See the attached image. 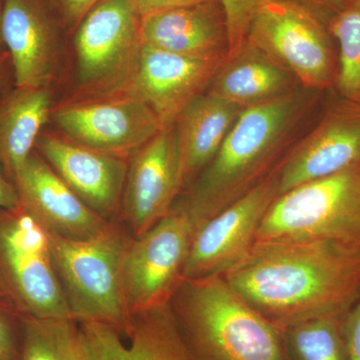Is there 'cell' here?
Here are the masks:
<instances>
[{
	"instance_id": "6da1fadb",
	"label": "cell",
	"mask_w": 360,
	"mask_h": 360,
	"mask_svg": "<svg viewBox=\"0 0 360 360\" xmlns=\"http://www.w3.org/2000/svg\"><path fill=\"white\" fill-rule=\"evenodd\" d=\"M221 276L281 329L315 317L345 316L360 296V251L317 241H255Z\"/></svg>"
},
{
	"instance_id": "7a4b0ae2",
	"label": "cell",
	"mask_w": 360,
	"mask_h": 360,
	"mask_svg": "<svg viewBox=\"0 0 360 360\" xmlns=\"http://www.w3.org/2000/svg\"><path fill=\"white\" fill-rule=\"evenodd\" d=\"M307 103L305 94L295 89L241 111L219 153L179 201L194 232L250 193L278 165Z\"/></svg>"
},
{
	"instance_id": "3957f363",
	"label": "cell",
	"mask_w": 360,
	"mask_h": 360,
	"mask_svg": "<svg viewBox=\"0 0 360 360\" xmlns=\"http://www.w3.org/2000/svg\"><path fill=\"white\" fill-rule=\"evenodd\" d=\"M169 309L189 360H286L281 329L221 276L184 278Z\"/></svg>"
},
{
	"instance_id": "277c9868",
	"label": "cell",
	"mask_w": 360,
	"mask_h": 360,
	"mask_svg": "<svg viewBox=\"0 0 360 360\" xmlns=\"http://www.w3.org/2000/svg\"><path fill=\"white\" fill-rule=\"evenodd\" d=\"M49 234L52 258L73 321L99 322L127 336L132 317L123 290V265L131 234L113 220L98 236L68 239Z\"/></svg>"
},
{
	"instance_id": "5b68a950",
	"label": "cell",
	"mask_w": 360,
	"mask_h": 360,
	"mask_svg": "<svg viewBox=\"0 0 360 360\" xmlns=\"http://www.w3.org/2000/svg\"><path fill=\"white\" fill-rule=\"evenodd\" d=\"M257 241H317L360 251V162L277 196Z\"/></svg>"
},
{
	"instance_id": "8992f818",
	"label": "cell",
	"mask_w": 360,
	"mask_h": 360,
	"mask_svg": "<svg viewBox=\"0 0 360 360\" xmlns=\"http://www.w3.org/2000/svg\"><path fill=\"white\" fill-rule=\"evenodd\" d=\"M0 291L23 314L71 319L49 234L20 205L0 210Z\"/></svg>"
},
{
	"instance_id": "52a82bcc",
	"label": "cell",
	"mask_w": 360,
	"mask_h": 360,
	"mask_svg": "<svg viewBox=\"0 0 360 360\" xmlns=\"http://www.w3.org/2000/svg\"><path fill=\"white\" fill-rule=\"evenodd\" d=\"M194 236L180 202L158 224L132 239L123 265V290L130 316L168 307L184 279Z\"/></svg>"
},
{
	"instance_id": "ba28073f",
	"label": "cell",
	"mask_w": 360,
	"mask_h": 360,
	"mask_svg": "<svg viewBox=\"0 0 360 360\" xmlns=\"http://www.w3.org/2000/svg\"><path fill=\"white\" fill-rule=\"evenodd\" d=\"M328 25L295 0H264L246 40L288 68L305 89H322L333 77Z\"/></svg>"
},
{
	"instance_id": "9c48e42d",
	"label": "cell",
	"mask_w": 360,
	"mask_h": 360,
	"mask_svg": "<svg viewBox=\"0 0 360 360\" xmlns=\"http://www.w3.org/2000/svg\"><path fill=\"white\" fill-rule=\"evenodd\" d=\"M134 0H101L79 23L75 39L77 77L87 87L129 82L142 42Z\"/></svg>"
},
{
	"instance_id": "30bf717a",
	"label": "cell",
	"mask_w": 360,
	"mask_h": 360,
	"mask_svg": "<svg viewBox=\"0 0 360 360\" xmlns=\"http://www.w3.org/2000/svg\"><path fill=\"white\" fill-rule=\"evenodd\" d=\"M184 186L181 149L172 123L130 156L120 220L132 238L165 219Z\"/></svg>"
},
{
	"instance_id": "8fae6325",
	"label": "cell",
	"mask_w": 360,
	"mask_h": 360,
	"mask_svg": "<svg viewBox=\"0 0 360 360\" xmlns=\"http://www.w3.org/2000/svg\"><path fill=\"white\" fill-rule=\"evenodd\" d=\"M276 167L250 193L194 232L184 278L221 276L250 252L262 219L278 196Z\"/></svg>"
},
{
	"instance_id": "7c38bea8",
	"label": "cell",
	"mask_w": 360,
	"mask_h": 360,
	"mask_svg": "<svg viewBox=\"0 0 360 360\" xmlns=\"http://www.w3.org/2000/svg\"><path fill=\"white\" fill-rule=\"evenodd\" d=\"M54 122L70 141L125 158L163 127L148 104L130 96L61 108L54 113Z\"/></svg>"
},
{
	"instance_id": "4fadbf2b",
	"label": "cell",
	"mask_w": 360,
	"mask_h": 360,
	"mask_svg": "<svg viewBox=\"0 0 360 360\" xmlns=\"http://www.w3.org/2000/svg\"><path fill=\"white\" fill-rule=\"evenodd\" d=\"M35 150L90 210L108 221L120 220L127 158L51 134L40 135Z\"/></svg>"
},
{
	"instance_id": "5bb4252c",
	"label": "cell",
	"mask_w": 360,
	"mask_h": 360,
	"mask_svg": "<svg viewBox=\"0 0 360 360\" xmlns=\"http://www.w3.org/2000/svg\"><path fill=\"white\" fill-rule=\"evenodd\" d=\"M224 63L186 58L142 44L129 79V96L148 104L167 127L210 86Z\"/></svg>"
},
{
	"instance_id": "9a60e30c",
	"label": "cell",
	"mask_w": 360,
	"mask_h": 360,
	"mask_svg": "<svg viewBox=\"0 0 360 360\" xmlns=\"http://www.w3.org/2000/svg\"><path fill=\"white\" fill-rule=\"evenodd\" d=\"M13 184L20 205L47 233L89 239L98 236L111 222L90 210L37 150L14 175Z\"/></svg>"
},
{
	"instance_id": "2e32d148",
	"label": "cell",
	"mask_w": 360,
	"mask_h": 360,
	"mask_svg": "<svg viewBox=\"0 0 360 360\" xmlns=\"http://www.w3.org/2000/svg\"><path fill=\"white\" fill-rule=\"evenodd\" d=\"M360 162V108L328 113L321 124L276 165L278 195Z\"/></svg>"
},
{
	"instance_id": "e0dca14e",
	"label": "cell",
	"mask_w": 360,
	"mask_h": 360,
	"mask_svg": "<svg viewBox=\"0 0 360 360\" xmlns=\"http://www.w3.org/2000/svg\"><path fill=\"white\" fill-rule=\"evenodd\" d=\"M142 44L186 58L225 60L229 39L226 14L219 0L146 16Z\"/></svg>"
},
{
	"instance_id": "ac0fdd59",
	"label": "cell",
	"mask_w": 360,
	"mask_h": 360,
	"mask_svg": "<svg viewBox=\"0 0 360 360\" xmlns=\"http://www.w3.org/2000/svg\"><path fill=\"white\" fill-rule=\"evenodd\" d=\"M78 328L80 360H189L169 304L132 317L129 345L108 324L80 322Z\"/></svg>"
},
{
	"instance_id": "d6986e66",
	"label": "cell",
	"mask_w": 360,
	"mask_h": 360,
	"mask_svg": "<svg viewBox=\"0 0 360 360\" xmlns=\"http://www.w3.org/2000/svg\"><path fill=\"white\" fill-rule=\"evenodd\" d=\"M2 39L18 87L49 86L56 61L53 23L44 0H4Z\"/></svg>"
},
{
	"instance_id": "ffe728a7",
	"label": "cell",
	"mask_w": 360,
	"mask_h": 360,
	"mask_svg": "<svg viewBox=\"0 0 360 360\" xmlns=\"http://www.w3.org/2000/svg\"><path fill=\"white\" fill-rule=\"evenodd\" d=\"M295 82L288 68L245 39L225 59L207 92L245 110L290 94Z\"/></svg>"
},
{
	"instance_id": "44dd1931",
	"label": "cell",
	"mask_w": 360,
	"mask_h": 360,
	"mask_svg": "<svg viewBox=\"0 0 360 360\" xmlns=\"http://www.w3.org/2000/svg\"><path fill=\"white\" fill-rule=\"evenodd\" d=\"M243 108L207 94L191 101L175 120L181 149L184 184L215 158Z\"/></svg>"
},
{
	"instance_id": "7402d4cb",
	"label": "cell",
	"mask_w": 360,
	"mask_h": 360,
	"mask_svg": "<svg viewBox=\"0 0 360 360\" xmlns=\"http://www.w3.org/2000/svg\"><path fill=\"white\" fill-rule=\"evenodd\" d=\"M14 87L0 96V165L13 182L14 175L35 150L52 104L49 86Z\"/></svg>"
},
{
	"instance_id": "603a6c76",
	"label": "cell",
	"mask_w": 360,
	"mask_h": 360,
	"mask_svg": "<svg viewBox=\"0 0 360 360\" xmlns=\"http://www.w3.org/2000/svg\"><path fill=\"white\" fill-rule=\"evenodd\" d=\"M342 321L328 315L281 328L286 360H348Z\"/></svg>"
},
{
	"instance_id": "cb8c5ba5",
	"label": "cell",
	"mask_w": 360,
	"mask_h": 360,
	"mask_svg": "<svg viewBox=\"0 0 360 360\" xmlns=\"http://www.w3.org/2000/svg\"><path fill=\"white\" fill-rule=\"evenodd\" d=\"M20 360H80L77 322L25 314Z\"/></svg>"
},
{
	"instance_id": "d4e9b609",
	"label": "cell",
	"mask_w": 360,
	"mask_h": 360,
	"mask_svg": "<svg viewBox=\"0 0 360 360\" xmlns=\"http://www.w3.org/2000/svg\"><path fill=\"white\" fill-rule=\"evenodd\" d=\"M328 30L340 45L338 89L349 101L360 103V0H350Z\"/></svg>"
},
{
	"instance_id": "484cf974",
	"label": "cell",
	"mask_w": 360,
	"mask_h": 360,
	"mask_svg": "<svg viewBox=\"0 0 360 360\" xmlns=\"http://www.w3.org/2000/svg\"><path fill=\"white\" fill-rule=\"evenodd\" d=\"M25 314L0 291V360H20Z\"/></svg>"
},
{
	"instance_id": "4316f807",
	"label": "cell",
	"mask_w": 360,
	"mask_h": 360,
	"mask_svg": "<svg viewBox=\"0 0 360 360\" xmlns=\"http://www.w3.org/2000/svg\"><path fill=\"white\" fill-rule=\"evenodd\" d=\"M226 14L229 27V56L236 53L245 41L253 16L264 0H219Z\"/></svg>"
},
{
	"instance_id": "83f0119b",
	"label": "cell",
	"mask_w": 360,
	"mask_h": 360,
	"mask_svg": "<svg viewBox=\"0 0 360 360\" xmlns=\"http://www.w3.org/2000/svg\"><path fill=\"white\" fill-rule=\"evenodd\" d=\"M342 326L348 360H360V296L343 316Z\"/></svg>"
},
{
	"instance_id": "f1b7e54d",
	"label": "cell",
	"mask_w": 360,
	"mask_h": 360,
	"mask_svg": "<svg viewBox=\"0 0 360 360\" xmlns=\"http://www.w3.org/2000/svg\"><path fill=\"white\" fill-rule=\"evenodd\" d=\"M210 1L213 0H134L137 11L142 18L153 14L163 13V11Z\"/></svg>"
},
{
	"instance_id": "f546056e",
	"label": "cell",
	"mask_w": 360,
	"mask_h": 360,
	"mask_svg": "<svg viewBox=\"0 0 360 360\" xmlns=\"http://www.w3.org/2000/svg\"><path fill=\"white\" fill-rule=\"evenodd\" d=\"M316 14L326 25L349 4L350 0H295Z\"/></svg>"
},
{
	"instance_id": "4dcf8cb0",
	"label": "cell",
	"mask_w": 360,
	"mask_h": 360,
	"mask_svg": "<svg viewBox=\"0 0 360 360\" xmlns=\"http://www.w3.org/2000/svg\"><path fill=\"white\" fill-rule=\"evenodd\" d=\"M60 6L63 15L70 25L82 22L84 16L98 4L101 0H56Z\"/></svg>"
},
{
	"instance_id": "1f68e13d",
	"label": "cell",
	"mask_w": 360,
	"mask_h": 360,
	"mask_svg": "<svg viewBox=\"0 0 360 360\" xmlns=\"http://www.w3.org/2000/svg\"><path fill=\"white\" fill-rule=\"evenodd\" d=\"M20 205V196L15 186L7 177L4 167L0 165V210H11Z\"/></svg>"
},
{
	"instance_id": "d6a6232c",
	"label": "cell",
	"mask_w": 360,
	"mask_h": 360,
	"mask_svg": "<svg viewBox=\"0 0 360 360\" xmlns=\"http://www.w3.org/2000/svg\"><path fill=\"white\" fill-rule=\"evenodd\" d=\"M13 79V66L8 52L0 53V96L6 91L7 87Z\"/></svg>"
},
{
	"instance_id": "836d02e7",
	"label": "cell",
	"mask_w": 360,
	"mask_h": 360,
	"mask_svg": "<svg viewBox=\"0 0 360 360\" xmlns=\"http://www.w3.org/2000/svg\"><path fill=\"white\" fill-rule=\"evenodd\" d=\"M4 0H0V53L7 51L2 39V15H4Z\"/></svg>"
}]
</instances>
